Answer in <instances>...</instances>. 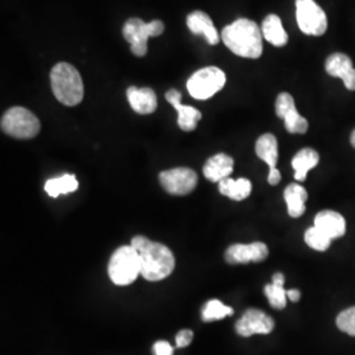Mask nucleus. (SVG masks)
<instances>
[{
	"mask_svg": "<svg viewBox=\"0 0 355 355\" xmlns=\"http://www.w3.org/2000/svg\"><path fill=\"white\" fill-rule=\"evenodd\" d=\"M130 245L141 259V275L149 282L166 279L175 268V258L164 243L154 242L144 236L132 239Z\"/></svg>",
	"mask_w": 355,
	"mask_h": 355,
	"instance_id": "f257e3e1",
	"label": "nucleus"
},
{
	"mask_svg": "<svg viewBox=\"0 0 355 355\" xmlns=\"http://www.w3.org/2000/svg\"><path fill=\"white\" fill-rule=\"evenodd\" d=\"M221 38L229 51L243 58H259L263 51L262 29L249 19H237L223 29Z\"/></svg>",
	"mask_w": 355,
	"mask_h": 355,
	"instance_id": "f03ea898",
	"label": "nucleus"
},
{
	"mask_svg": "<svg viewBox=\"0 0 355 355\" xmlns=\"http://www.w3.org/2000/svg\"><path fill=\"white\" fill-rule=\"evenodd\" d=\"M51 83L55 99L64 105L74 107L83 101V80L73 64L66 62L55 64L51 69Z\"/></svg>",
	"mask_w": 355,
	"mask_h": 355,
	"instance_id": "7ed1b4c3",
	"label": "nucleus"
},
{
	"mask_svg": "<svg viewBox=\"0 0 355 355\" xmlns=\"http://www.w3.org/2000/svg\"><path fill=\"white\" fill-rule=\"evenodd\" d=\"M140 274V255L132 245L114 250L108 263V275L116 286H129Z\"/></svg>",
	"mask_w": 355,
	"mask_h": 355,
	"instance_id": "20e7f679",
	"label": "nucleus"
},
{
	"mask_svg": "<svg viewBox=\"0 0 355 355\" xmlns=\"http://www.w3.org/2000/svg\"><path fill=\"white\" fill-rule=\"evenodd\" d=\"M165 32V24L161 20L145 23L139 17L129 19L123 28V35L130 44V51L136 57H144L148 53V40L161 36Z\"/></svg>",
	"mask_w": 355,
	"mask_h": 355,
	"instance_id": "39448f33",
	"label": "nucleus"
},
{
	"mask_svg": "<svg viewBox=\"0 0 355 355\" xmlns=\"http://www.w3.org/2000/svg\"><path fill=\"white\" fill-rule=\"evenodd\" d=\"M1 130L13 139H33L41 129L36 114L23 107H12L1 117Z\"/></svg>",
	"mask_w": 355,
	"mask_h": 355,
	"instance_id": "423d86ee",
	"label": "nucleus"
},
{
	"mask_svg": "<svg viewBox=\"0 0 355 355\" xmlns=\"http://www.w3.org/2000/svg\"><path fill=\"white\" fill-rule=\"evenodd\" d=\"M225 82V73L216 66H209L198 70L190 76L187 82V89L192 98L198 101H207L223 89Z\"/></svg>",
	"mask_w": 355,
	"mask_h": 355,
	"instance_id": "0eeeda50",
	"label": "nucleus"
},
{
	"mask_svg": "<svg viewBox=\"0 0 355 355\" xmlns=\"http://www.w3.org/2000/svg\"><path fill=\"white\" fill-rule=\"evenodd\" d=\"M296 20L308 36H322L328 29V19L315 0H296Z\"/></svg>",
	"mask_w": 355,
	"mask_h": 355,
	"instance_id": "6e6552de",
	"label": "nucleus"
},
{
	"mask_svg": "<svg viewBox=\"0 0 355 355\" xmlns=\"http://www.w3.org/2000/svg\"><path fill=\"white\" fill-rule=\"evenodd\" d=\"M159 183L170 195L184 196L196 189L198 174L189 167H175L159 174Z\"/></svg>",
	"mask_w": 355,
	"mask_h": 355,
	"instance_id": "1a4fd4ad",
	"label": "nucleus"
},
{
	"mask_svg": "<svg viewBox=\"0 0 355 355\" xmlns=\"http://www.w3.org/2000/svg\"><path fill=\"white\" fill-rule=\"evenodd\" d=\"M275 111L278 117L284 120V127L288 133L304 135L308 130V121L305 117L297 112L295 101L290 94L287 92L280 94L275 103Z\"/></svg>",
	"mask_w": 355,
	"mask_h": 355,
	"instance_id": "9d476101",
	"label": "nucleus"
},
{
	"mask_svg": "<svg viewBox=\"0 0 355 355\" xmlns=\"http://www.w3.org/2000/svg\"><path fill=\"white\" fill-rule=\"evenodd\" d=\"M268 255V248L263 242L253 243H236L225 252V261L229 265H243L249 262H262Z\"/></svg>",
	"mask_w": 355,
	"mask_h": 355,
	"instance_id": "9b49d317",
	"label": "nucleus"
},
{
	"mask_svg": "<svg viewBox=\"0 0 355 355\" xmlns=\"http://www.w3.org/2000/svg\"><path fill=\"white\" fill-rule=\"evenodd\" d=\"M274 320L265 312L258 309H248L237 324L236 331L241 337H250L253 334H268L274 329Z\"/></svg>",
	"mask_w": 355,
	"mask_h": 355,
	"instance_id": "f8f14e48",
	"label": "nucleus"
},
{
	"mask_svg": "<svg viewBox=\"0 0 355 355\" xmlns=\"http://www.w3.org/2000/svg\"><path fill=\"white\" fill-rule=\"evenodd\" d=\"M166 101L170 103L178 111V125L184 132H192L198 127L202 119V112L195 107L182 104V94L177 89H170L166 92Z\"/></svg>",
	"mask_w": 355,
	"mask_h": 355,
	"instance_id": "ddd939ff",
	"label": "nucleus"
},
{
	"mask_svg": "<svg viewBox=\"0 0 355 355\" xmlns=\"http://www.w3.org/2000/svg\"><path fill=\"white\" fill-rule=\"evenodd\" d=\"M327 73L341 78L346 89L355 91V69L352 60L343 53H334L325 62Z\"/></svg>",
	"mask_w": 355,
	"mask_h": 355,
	"instance_id": "4468645a",
	"label": "nucleus"
},
{
	"mask_svg": "<svg viewBox=\"0 0 355 355\" xmlns=\"http://www.w3.org/2000/svg\"><path fill=\"white\" fill-rule=\"evenodd\" d=\"M233 167H234L233 158L228 154L220 153L211 157L205 162L203 167L204 177L211 182L220 183L223 179L230 177V174L233 173Z\"/></svg>",
	"mask_w": 355,
	"mask_h": 355,
	"instance_id": "2eb2a0df",
	"label": "nucleus"
},
{
	"mask_svg": "<svg viewBox=\"0 0 355 355\" xmlns=\"http://www.w3.org/2000/svg\"><path fill=\"white\" fill-rule=\"evenodd\" d=\"M128 102L130 107L140 114H150L157 110V95L152 89L129 87L127 89Z\"/></svg>",
	"mask_w": 355,
	"mask_h": 355,
	"instance_id": "dca6fc26",
	"label": "nucleus"
},
{
	"mask_svg": "<svg viewBox=\"0 0 355 355\" xmlns=\"http://www.w3.org/2000/svg\"><path fill=\"white\" fill-rule=\"evenodd\" d=\"M187 26L193 35H203L209 45H217L220 37L212 19L202 11H195L187 16Z\"/></svg>",
	"mask_w": 355,
	"mask_h": 355,
	"instance_id": "f3484780",
	"label": "nucleus"
},
{
	"mask_svg": "<svg viewBox=\"0 0 355 355\" xmlns=\"http://www.w3.org/2000/svg\"><path fill=\"white\" fill-rule=\"evenodd\" d=\"M315 227L322 230L331 240L340 239L346 233V221L343 215L334 211H322L315 217Z\"/></svg>",
	"mask_w": 355,
	"mask_h": 355,
	"instance_id": "a211bd4d",
	"label": "nucleus"
},
{
	"mask_svg": "<svg viewBox=\"0 0 355 355\" xmlns=\"http://www.w3.org/2000/svg\"><path fill=\"white\" fill-rule=\"evenodd\" d=\"M218 191L221 195L232 200L241 202L252 193V182L246 178L232 179L228 177L218 183Z\"/></svg>",
	"mask_w": 355,
	"mask_h": 355,
	"instance_id": "6ab92c4d",
	"label": "nucleus"
},
{
	"mask_svg": "<svg viewBox=\"0 0 355 355\" xmlns=\"http://www.w3.org/2000/svg\"><path fill=\"white\" fill-rule=\"evenodd\" d=\"M318 161H320L318 153L311 148H305L300 152L296 153V155L292 159V167L295 170V179L297 182H304L308 171L315 168L318 165Z\"/></svg>",
	"mask_w": 355,
	"mask_h": 355,
	"instance_id": "aec40b11",
	"label": "nucleus"
},
{
	"mask_svg": "<svg viewBox=\"0 0 355 355\" xmlns=\"http://www.w3.org/2000/svg\"><path fill=\"white\" fill-rule=\"evenodd\" d=\"M308 199V192L302 184L292 183L284 190V200L287 203V211L291 217H300L304 215L305 202Z\"/></svg>",
	"mask_w": 355,
	"mask_h": 355,
	"instance_id": "412c9836",
	"label": "nucleus"
},
{
	"mask_svg": "<svg viewBox=\"0 0 355 355\" xmlns=\"http://www.w3.org/2000/svg\"><path fill=\"white\" fill-rule=\"evenodd\" d=\"M262 35L274 46H284L288 41V35L284 31L282 20L277 15H268L262 23Z\"/></svg>",
	"mask_w": 355,
	"mask_h": 355,
	"instance_id": "4be33fe9",
	"label": "nucleus"
},
{
	"mask_svg": "<svg viewBox=\"0 0 355 355\" xmlns=\"http://www.w3.org/2000/svg\"><path fill=\"white\" fill-rule=\"evenodd\" d=\"M257 155L266 162L268 167H277L278 162V141L274 135L266 133L261 136L255 144Z\"/></svg>",
	"mask_w": 355,
	"mask_h": 355,
	"instance_id": "5701e85b",
	"label": "nucleus"
},
{
	"mask_svg": "<svg viewBox=\"0 0 355 355\" xmlns=\"http://www.w3.org/2000/svg\"><path fill=\"white\" fill-rule=\"evenodd\" d=\"M79 183L76 180V175L73 174H64L62 177L51 178L45 183V191L51 198H58L60 195L71 193L78 190Z\"/></svg>",
	"mask_w": 355,
	"mask_h": 355,
	"instance_id": "b1692460",
	"label": "nucleus"
},
{
	"mask_svg": "<svg viewBox=\"0 0 355 355\" xmlns=\"http://www.w3.org/2000/svg\"><path fill=\"white\" fill-rule=\"evenodd\" d=\"M233 313H234L233 309L228 305L223 304L220 300H209L207 304L204 305L202 320L205 322H211V321L223 320L227 316H232Z\"/></svg>",
	"mask_w": 355,
	"mask_h": 355,
	"instance_id": "393cba45",
	"label": "nucleus"
},
{
	"mask_svg": "<svg viewBox=\"0 0 355 355\" xmlns=\"http://www.w3.org/2000/svg\"><path fill=\"white\" fill-rule=\"evenodd\" d=\"M305 243L318 250V252H325L328 250L330 246L331 239L328 237L322 230H320L318 227H312L305 232L304 234Z\"/></svg>",
	"mask_w": 355,
	"mask_h": 355,
	"instance_id": "a878e982",
	"label": "nucleus"
},
{
	"mask_svg": "<svg viewBox=\"0 0 355 355\" xmlns=\"http://www.w3.org/2000/svg\"><path fill=\"white\" fill-rule=\"evenodd\" d=\"M265 295L268 299V303L274 309H284L287 305V291L284 286H277L274 283L265 286Z\"/></svg>",
	"mask_w": 355,
	"mask_h": 355,
	"instance_id": "bb28decb",
	"label": "nucleus"
},
{
	"mask_svg": "<svg viewBox=\"0 0 355 355\" xmlns=\"http://www.w3.org/2000/svg\"><path fill=\"white\" fill-rule=\"evenodd\" d=\"M337 327L349 336L355 337V306L340 313L337 318Z\"/></svg>",
	"mask_w": 355,
	"mask_h": 355,
	"instance_id": "cd10ccee",
	"label": "nucleus"
},
{
	"mask_svg": "<svg viewBox=\"0 0 355 355\" xmlns=\"http://www.w3.org/2000/svg\"><path fill=\"white\" fill-rule=\"evenodd\" d=\"M153 352L154 355H173L174 347L167 341H157L153 346Z\"/></svg>",
	"mask_w": 355,
	"mask_h": 355,
	"instance_id": "c85d7f7f",
	"label": "nucleus"
},
{
	"mask_svg": "<svg viewBox=\"0 0 355 355\" xmlns=\"http://www.w3.org/2000/svg\"><path fill=\"white\" fill-rule=\"evenodd\" d=\"M192 338H193V333L189 329L180 330L177 334V347H187L191 343H192Z\"/></svg>",
	"mask_w": 355,
	"mask_h": 355,
	"instance_id": "c756f323",
	"label": "nucleus"
},
{
	"mask_svg": "<svg viewBox=\"0 0 355 355\" xmlns=\"http://www.w3.org/2000/svg\"><path fill=\"white\" fill-rule=\"evenodd\" d=\"M280 179H282V175H280L279 170L277 167H270V173H268V178H267L268 183L271 186H277L279 183Z\"/></svg>",
	"mask_w": 355,
	"mask_h": 355,
	"instance_id": "7c9ffc66",
	"label": "nucleus"
},
{
	"mask_svg": "<svg viewBox=\"0 0 355 355\" xmlns=\"http://www.w3.org/2000/svg\"><path fill=\"white\" fill-rule=\"evenodd\" d=\"M300 292L297 291V290H290V291H287V297L293 302V303H296V302H299L300 300Z\"/></svg>",
	"mask_w": 355,
	"mask_h": 355,
	"instance_id": "2f4dec72",
	"label": "nucleus"
},
{
	"mask_svg": "<svg viewBox=\"0 0 355 355\" xmlns=\"http://www.w3.org/2000/svg\"><path fill=\"white\" fill-rule=\"evenodd\" d=\"M284 275L282 272H277L272 275V283L277 286H284Z\"/></svg>",
	"mask_w": 355,
	"mask_h": 355,
	"instance_id": "473e14b6",
	"label": "nucleus"
},
{
	"mask_svg": "<svg viewBox=\"0 0 355 355\" xmlns=\"http://www.w3.org/2000/svg\"><path fill=\"white\" fill-rule=\"evenodd\" d=\"M350 142H352V145H353V146H354L355 148V129L354 132L352 133V137H350Z\"/></svg>",
	"mask_w": 355,
	"mask_h": 355,
	"instance_id": "72a5a7b5",
	"label": "nucleus"
}]
</instances>
